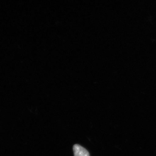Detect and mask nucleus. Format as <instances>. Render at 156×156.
I'll use <instances>...</instances> for the list:
<instances>
[{
  "instance_id": "nucleus-1",
  "label": "nucleus",
  "mask_w": 156,
  "mask_h": 156,
  "mask_svg": "<svg viewBox=\"0 0 156 156\" xmlns=\"http://www.w3.org/2000/svg\"><path fill=\"white\" fill-rule=\"evenodd\" d=\"M73 150L74 156H90L88 151L79 144H75L73 147Z\"/></svg>"
}]
</instances>
